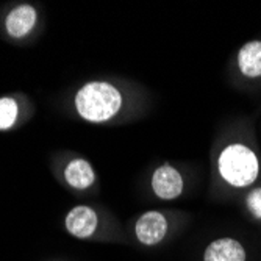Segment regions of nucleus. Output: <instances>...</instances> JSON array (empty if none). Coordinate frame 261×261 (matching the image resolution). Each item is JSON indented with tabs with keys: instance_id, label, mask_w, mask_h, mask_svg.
Returning a JSON list of instances; mask_svg holds the SVG:
<instances>
[{
	"instance_id": "11",
	"label": "nucleus",
	"mask_w": 261,
	"mask_h": 261,
	"mask_svg": "<svg viewBox=\"0 0 261 261\" xmlns=\"http://www.w3.org/2000/svg\"><path fill=\"white\" fill-rule=\"evenodd\" d=\"M247 206L253 213L255 218L261 219V188L252 191L247 197Z\"/></svg>"
},
{
	"instance_id": "1",
	"label": "nucleus",
	"mask_w": 261,
	"mask_h": 261,
	"mask_svg": "<svg viewBox=\"0 0 261 261\" xmlns=\"http://www.w3.org/2000/svg\"><path fill=\"white\" fill-rule=\"evenodd\" d=\"M121 92L107 82L86 83L75 96L79 114L89 122L110 121L121 110Z\"/></svg>"
},
{
	"instance_id": "4",
	"label": "nucleus",
	"mask_w": 261,
	"mask_h": 261,
	"mask_svg": "<svg viewBox=\"0 0 261 261\" xmlns=\"http://www.w3.org/2000/svg\"><path fill=\"white\" fill-rule=\"evenodd\" d=\"M66 228L75 238H89L97 228V215L86 205L74 206L66 216Z\"/></svg>"
},
{
	"instance_id": "3",
	"label": "nucleus",
	"mask_w": 261,
	"mask_h": 261,
	"mask_svg": "<svg viewBox=\"0 0 261 261\" xmlns=\"http://www.w3.org/2000/svg\"><path fill=\"white\" fill-rule=\"evenodd\" d=\"M135 231L139 243L146 246H153L164 238L166 231H168V222H166V218L161 213L149 211L138 219Z\"/></svg>"
},
{
	"instance_id": "2",
	"label": "nucleus",
	"mask_w": 261,
	"mask_h": 261,
	"mask_svg": "<svg viewBox=\"0 0 261 261\" xmlns=\"http://www.w3.org/2000/svg\"><path fill=\"white\" fill-rule=\"evenodd\" d=\"M219 171L224 180L233 186H247L258 175L255 153L241 144L228 146L219 158Z\"/></svg>"
},
{
	"instance_id": "7",
	"label": "nucleus",
	"mask_w": 261,
	"mask_h": 261,
	"mask_svg": "<svg viewBox=\"0 0 261 261\" xmlns=\"http://www.w3.org/2000/svg\"><path fill=\"white\" fill-rule=\"evenodd\" d=\"M205 261H246V252L238 241L218 240L206 247Z\"/></svg>"
},
{
	"instance_id": "8",
	"label": "nucleus",
	"mask_w": 261,
	"mask_h": 261,
	"mask_svg": "<svg viewBox=\"0 0 261 261\" xmlns=\"http://www.w3.org/2000/svg\"><path fill=\"white\" fill-rule=\"evenodd\" d=\"M64 178L74 189H86L94 183L96 175H94L91 164L86 160L75 158L66 166Z\"/></svg>"
},
{
	"instance_id": "6",
	"label": "nucleus",
	"mask_w": 261,
	"mask_h": 261,
	"mask_svg": "<svg viewBox=\"0 0 261 261\" xmlns=\"http://www.w3.org/2000/svg\"><path fill=\"white\" fill-rule=\"evenodd\" d=\"M38 14L32 5H19L10 11L5 20V27L10 36L19 39L29 35L36 25Z\"/></svg>"
},
{
	"instance_id": "9",
	"label": "nucleus",
	"mask_w": 261,
	"mask_h": 261,
	"mask_svg": "<svg viewBox=\"0 0 261 261\" xmlns=\"http://www.w3.org/2000/svg\"><path fill=\"white\" fill-rule=\"evenodd\" d=\"M238 63L241 72L247 77L261 75V42L252 41L247 42L238 55Z\"/></svg>"
},
{
	"instance_id": "5",
	"label": "nucleus",
	"mask_w": 261,
	"mask_h": 261,
	"mask_svg": "<svg viewBox=\"0 0 261 261\" xmlns=\"http://www.w3.org/2000/svg\"><path fill=\"white\" fill-rule=\"evenodd\" d=\"M152 188L158 197L164 200L175 199L183 191V180L177 169L172 166H161L152 177Z\"/></svg>"
},
{
	"instance_id": "10",
	"label": "nucleus",
	"mask_w": 261,
	"mask_h": 261,
	"mask_svg": "<svg viewBox=\"0 0 261 261\" xmlns=\"http://www.w3.org/2000/svg\"><path fill=\"white\" fill-rule=\"evenodd\" d=\"M19 114V107L14 99L2 97L0 99V130H10Z\"/></svg>"
}]
</instances>
